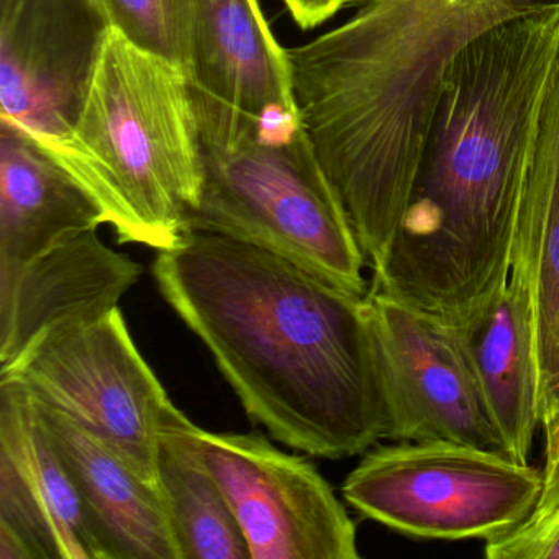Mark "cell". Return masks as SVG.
Returning <instances> with one entry per match:
<instances>
[{"mask_svg": "<svg viewBox=\"0 0 559 559\" xmlns=\"http://www.w3.org/2000/svg\"><path fill=\"white\" fill-rule=\"evenodd\" d=\"M153 277L248 417L274 440L323 460L353 457L388 440L368 294L204 230L158 251Z\"/></svg>", "mask_w": 559, "mask_h": 559, "instance_id": "cell-1", "label": "cell"}, {"mask_svg": "<svg viewBox=\"0 0 559 559\" xmlns=\"http://www.w3.org/2000/svg\"><path fill=\"white\" fill-rule=\"evenodd\" d=\"M0 523L34 559H107L34 401L11 381H0Z\"/></svg>", "mask_w": 559, "mask_h": 559, "instance_id": "cell-11", "label": "cell"}, {"mask_svg": "<svg viewBox=\"0 0 559 559\" xmlns=\"http://www.w3.org/2000/svg\"><path fill=\"white\" fill-rule=\"evenodd\" d=\"M120 243L178 248L192 231L204 156L185 71L107 31L76 122L48 153Z\"/></svg>", "mask_w": 559, "mask_h": 559, "instance_id": "cell-4", "label": "cell"}, {"mask_svg": "<svg viewBox=\"0 0 559 559\" xmlns=\"http://www.w3.org/2000/svg\"><path fill=\"white\" fill-rule=\"evenodd\" d=\"M0 559H34L24 539L5 523H0Z\"/></svg>", "mask_w": 559, "mask_h": 559, "instance_id": "cell-23", "label": "cell"}, {"mask_svg": "<svg viewBox=\"0 0 559 559\" xmlns=\"http://www.w3.org/2000/svg\"><path fill=\"white\" fill-rule=\"evenodd\" d=\"M484 555L489 559H559V507L486 542Z\"/></svg>", "mask_w": 559, "mask_h": 559, "instance_id": "cell-20", "label": "cell"}, {"mask_svg": "<svg viewBox=\"0 0 559 559\" xmlns=\"http://www.w3.org/2000/svg\"><path fill=\"white\" fill-rule=\"evenodd\" d=\"M559 58V5L487 28L448 68L411 202L371 290L454 325L509 277L523 156Z\"/></svg>", "mask_w": 559, "mask_h": 559, "instance_id": "cell-2", "label": "cell"}, {"mask_svg": "<svg viewBox=\"0 0 559 559\" xmlns=\"http://www.w3.org/2000/svg\"><path fill=\"white\" fill-rule=\"evenodd\" d=\"M205 461L247 539L251 559H358L356 525L310 461L264 435L199 428Z\"/></svg>", "mask_w": 559, "mask_h": 559, "instance_id": "cell-8", "label": "cell"}, {"mask_svg": "<svg viewBox=\"0 0 559 559\" xmlns=\"http://www.w3.org/2000/svg\"><path fill=\"white\" fill-rule=\"evenodd\" d=\"M294 22L304 31L319 27L355 0H283Z\"/></svg>", "mask_w": 559, "mask_h": 559, "instance_id": "cell-22", "label": "cell"}, {"mask_svg": "<svg viewBox=\"0 0 559 559\" xmlns=\"http://www.w3.org/2000/svg\"><path fill=\"white\" fill-rule=\"evenodd\" d=\"M110 31L186 71L189 0H90ZM186 74V73H185Z\"/></svg>", "mask_w": 559, "mask_h": 559, "instance_id": "cell-19", "label": "cell"}, {"mask_svg": "<svg viewBox=\"0 0 559 559\" xmlns=\"http://www.w3.org/2000/svg\"><path fill=\"white\" fill-rule=\"evenodd\" d=\"M185 73L192 90L245 116L299 110L289 51L258 0H189Z\"/></svg>", "mask_w": 559, "mask_h": 559, "instance_id": "cell-14", "label": "cell"}, {"mask_svg": "<svg viewBox=\"0 0 559 559\" xmlns=\"http://www.w3.org/2000/svg\"><path fill=\"white\" fill-rule=\"evenodd\" d=\"M512 267L525 277L532 299L545 430L559 415V58L523 156Z\"/></svg>", "mask_w": 559, "mask_h": 559, "instance_id": "cell-13", "label": "cell"}, {"mask_svg": "<svg viewBox=\"0 0 559 559\" xmlns=\"http://www.w3.org/2000/svg\"><path fill=\"white\" fill-rule=\"evenodd\" d=\"M0 381L67 415L158 486L159 431L176 405L140 355L119 307L41 333L2 365Z\"/></svg>", "mask_w": 559, "mask_h": 559, "instance_id": "cell-7", "label": "cell"}, {"mask_svg": "<svg viewBox=\"0 0 559 559\" xmlns=\"http://www.w3.org/2000/svg\"><path fill=\"white\" fill-rule=\"evenodd\" d=\"M199 428L173 408L156 454V479L182 559H250L230 503L205 461Z\"/></svg>", "mask_w": 559, "mask_h": 559, "instance_id": "cell-18", "label": "cell"}, {"mask_svg": "<svg viewBox=\"0 0 559 559\" xmlns=\"http://www.w3.org/2000/svg\"><path fill=\"white\" fill-rule=\"evenodd\" d=\"M368 299L388 440L453 441L503 451L460 326L378 290L369 289Z\"/></svg>", "mask_w": 559, "mask_h": 559, "instance_id": "cell-9", "label": "cell"}, {"mask_svg": "<svg viewBox=\"0 0 559 559\" xmlns=\"http://www.w3.org/2000/svg\"><path fill=\"white\" fill-rule=\"evenodd\" d=\"M191 93L204 156L192 230L247 241L366 296L365 254L299 110L257 119Z\"/></svg>", "mask_w": 559, "mask_h": 559, "instance_id": "cell-5", "label": "cell"}, {"mask_svg": "<svg viewBox=\"0 0 559 559\" xmlns=\"http://www.w3.org/2000/svg\"><path fill=\"white\" fill-rule=\"evenodd\" d=\"M457 326L503 451L530 463L542 418L535 317L522 273L510 266L489 302Z\"/></svg>", "mask_w": 559, "mask_h": 559, "instance_id": "cell-16", "label": "cell"}, {"mask_svg": "<svg viewBox=\"0 0 559 559\" xmlns=\"http://www.w3.org/2000/svg\"><path fill=\"white\" fill-rule=\"evenodd\" d=\"M106 21L90 0H0V122L50 153L76 122Z\"/></svg>", "mask_w": 559, "mask_h": 559, "instance_id": "cell-10", "label": "cell"}, {"mask_svg": "<svg viewBox=\"0 0 559 559\" xmlns=\"http://www.w3.org/2000/svg\"><path fill=\"white\" fill-rule=\"evenodd\" d=\"M543 471L490 448L399 441L366 451L343 499L366 519L421 539L500 538L542 499Z\"/></svg>", "mask_w": 559, "mask_h": 559, "instance_id": "cell-6", "label": "cell"}, {"mask_svg": "<svg viewBox=\"0 0 559 559\" xmlns=\"http://www.w3.org/2000/svg\"><path fill=\"white\" fill-rule=\"evenodd\" d=\"M103 224V212L67 169L0 122V266L27 263Z\"/></svg>", "mask_w": 559, "mask_h": 559, "instance_id": "cell-17", "label": "cell"}, {"mask_svg": "<svg viewBox=\"0 0 559 559\" xmlns=\"http://www.w3.org/2000/svg\"><path fill=\"white\" fill-rule=\"evenodd\" d=\"M545 466L542 469L545 487L542 499L530 519L546 515L559 507V415L548 428H545Z\"/></svg>", "mask_w": 559, "mask_h": 559, "instance_id": "cell-21", "label": "cell"}, {"mask_svg": "<svg viewBox=\"0 0 559 559\" xmlns=\"http://www.w3.org/2000/svg\"><path fill=\"white\" fill-rule=\"evenodd\" d=\"M34 405L107 559H182L159 487L67 415Z\"/></svg>", "mask_w": 559, "mask_h": 559, "instance_id": "cell-15", "label": "cell"}, {"mask_svg": "<svg viewBox=\"0 0 559 559\" xmlns=\"http://www.w3.org/2000/svg\"><path fill=\"white\" fill-rule=\"evenodd\" d=\"M142 273L97 230L67 238L27 263L0 266V365L53 326L117 309Z\"/></svg>", "mask_w": 559, "mask_h": 559, "instance_id": "cell-12", "label": "cell"}, {"mask_svg": "<svg viewBox=\"0 0 559 559\" xmlns=\"http://www.w3.org/2000/svg\"><path fill=\"white\" fill-rule=\"evenodd\" d=\"M559 0H362L289 51L304 127L366 263L378 270L411 202L448 68L487 28Z\"/></svg>", "mask_w": 559, "mask_h": 559, "instance_id": "cell-3", "label": "cell"}]
</instances>
